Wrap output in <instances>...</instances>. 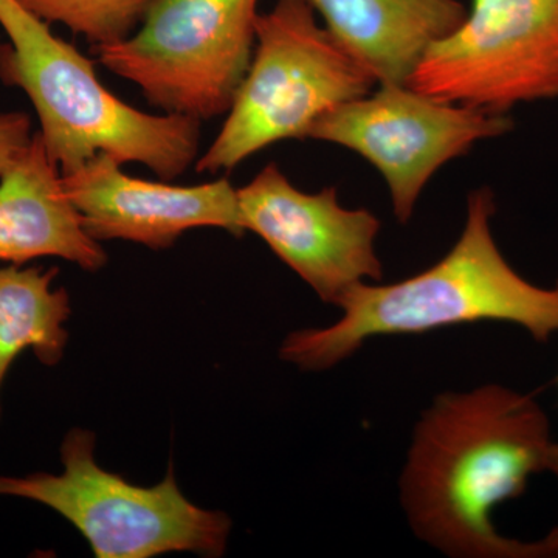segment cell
<instances>
[{"label":"cell","mask_w":558,"mask_h":558,"mask_svg":"<svg viewBox=\"0 0 558 558\" xmlns=\"http://www.w3.org/2000/svg\"><path fill=\"white\" fill-rule=\"evenodd\" d=\"M0 81L31 98L44 146L62 175L98 154L174 180L199 159L201 121L132 108L102 86L95 62L16 0H0Z\"/></svg>","instance_id":"cell-3"},{"label":"cell","mask_w":558,"mask_h":558,"mask_svg":"<svg viewBox=\"0 0 558 558\" xmlns=\"http://www.w3.org/2000/svg\"><path fill=\"white\" fill-rule=\"evenodd\" d=\"M436 100L509 116L558 100V0H472L409 80Z\"/></svg>","instance_id":"cell-7"},{"label":"cell","mask_w":558,"mask_h":558,"mask_svg":"<svg viewBox=\"0 0 558 558\" xmlns=\"http://www.w3.org/2000/svg\"><path fill=\"white\" fill-rule=\"evenodd\" d=\"M376 87L310 0H277L259 13L247 75L196 171L234 170L275 143L310 138L323 117Z\"/></svg>","instance_id":"cell-4"},{"label":"cell","mask_w":558,"mask_h":558,"mask_svg":"<svg viewBox=\"0 0 558 558\" xmlns=\"http://www.w3.org/2000/svg\"><path fill=\"white\" fill-rule=\"evenodd\" d=\"M238 204L244 230L258 234L323 303L337 307L349 289L384 278L379 218L343 207L333 186L306 193L269 163L238 190Z\"/></svg>","instance_id":"cell-9"},{"label":"cell","mask_w":558,"mask_h":558,"mask_svg":"<svg viewBox=\"0 0 558 558\" xmlns=\"http://www.w3.org/2000/svg\"><path fill=\"white\" fill-rule=\"evenodd\" d=\"M556 384L558 387V376L556 377ZM548 472L558 480V440H554L553 447H550Z\"/></svg>","instance_id":"cell-16"},{"label":"cell","mask_w":558,"mask_h":558,"mask_svg":"<svg viewBox=\"0 0 558 558\" xmlns=\"http://www.w3.org/2000/svg\"><path fill=\"white\" fill-rule=\"evenodd\" d=\"M65 193L95 241H130L170 248L185 231L220 229L245 233L238 190L229 179L179 186L132 178L108 154L62 175Z\"/></svg>","instance_id":"cell-10"},{"label":"cell","mask_w":558,"mask_h":558,"mask_svg":"<svg viewBox=\"0 0 558 558\" xmlns=\"http://www.w3.org/2000/svg\"><path fill=\"white\" fill-rule=\"evenodd\" d=\"M492 190L470 193L457 244L427 270L402 281L360 282L337 304L339 322L290 332L279 357L304 371H326L352 357L374 337L417 336L470 323H508L537 343L558 333V279L534 284L513 269L494 233Z\"/></svg>","instance_id":"cell-2"},{"label":"cell","mask_w":558,"mask_h":558,"mask_svg":"<svg viewBox=\"0 0 558 558\" xmlns=\"http://www.w3.org/2000/svg\"><path fill=\"white\" fill-rule=\"evenodd\" d=\"M90 429L72 428L61 444L64 472L0 476V495L32 499L70 521L98 558H150L170 553L222 557L231 519L182 494L170 468L161 483L142 487L95 461Z\"/></svg>","instance_id":"cell-5"},{"label":"cell","mask_w":558,"mask_h":558,"mask_svg":"<svg viewBox=\"0 0 558 558\" xmlns=\"http://www.w3.org/2000/svg\"><path fill=\"white\" fill-rule=\"evenodd\" d=\"M39 258L65 259L89 271L108 263L100 242L84 230L60 168L35 132L0 178V263L24 266Z\"/></svg>","instance_id":"cell-11"},{"label":"cell","mask_w":558,"mask_h":558,"mask_svg":"<svg viewBox=\"0 0 558 558\" xmlns=\"http://www.w3.org/2000/svg\"><path fill=\"white\" fill-rule=\"evenodd\" d=\"M58 274L57 267H0V395L11 365L27 349L46 366L64 357L72 307L68 290L53 286Z\"/></svg>","instance_id":"cell-13"},{"label":"cell","mask_w":558,"mask_h":558,"mask_svg":"<svg viewBox=\"0 0 558 558\" xmlns=\"http://www.w3.org/2000/svg\"><path fill=\"white\" fill-rule=\"evenodd\" d=\"M341 46L379 84H407L429 47L464 21L461 0H310Z\"/></svg>","instance_id":"cell-12"},{"label":"cell","mask_w":558,"mask_h":558,"mask_svg":"<svg viewBox=\"0 0 558 558\" xmlns=\"http://www.w3.org/2000/svg\"><path fill=\"white\" fill-rule=\"evenodd\" d=\"M512 128L509 116L436 100L409 84H379L323 117L310 138L368 160L387 182L396 219L409 223L418 197L444 165Z\"/></svg>","instance_id":"cell-8"},{"label":"cell","mask_w":558,"mask_h":558,"mask_svg":"<svg viewBox=\"0 0 558 558\" xmlns=\"http://www.w3.org/2000/svg\"><path fill=\"white\" fill-rule=\"evenodd\" d=\"M33 134L27 113H0V178L31 145Z\"/></svg>","instance_id":"cell-15"},{"label":"cell","mask_w":558,"mask_h":558,"mask_svg":"<svg viewBox=\"0 0 558 558\" xmlns=\"http://www.w3.org/2000/svg\"><path fill=\"white\" fill-rule=\"evenodd\" d=\"M258 7L259 0H159L131 38L92 50L154 108L216 119L227 116L247 75Z\"/></svg>","instance_id":"cell-6"},{"label":"cell","mask_w":558,"mask_h":558,"mask_svg":"<svg viewBox=\"0 0 558 558\" xmlns=\"http://www.w3.org/2000/svg\"><path fill=\"white\" fill-rule=\"evenodd\" d=\"M47 24H61L92 47L126 40L159 0H16Z\"/></svg>","instance_id":"cell-14"},{"label":"cell","mask_w":558,"mask_h":558,"mask_svg":"<svg viewBox=\"0 0 558 558\" xmlns=\"http://www.w3.org/2000/svg\"><path fill=\"white\" fill-rule=\"evenodd\" d=\"M548 414L505 385L440 392L414 427L400 505L421 542L451 558H558V524L545 537L499 534L492 515L548 472Z\"/></svg>","instance_id":"cell-1"}]
</instances>
